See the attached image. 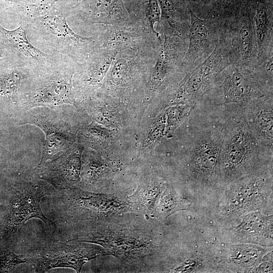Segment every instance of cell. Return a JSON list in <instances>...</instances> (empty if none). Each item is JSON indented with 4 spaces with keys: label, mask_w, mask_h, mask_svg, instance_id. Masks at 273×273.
<instances>
[{
    "label": "cell",
    "mask_w": 273,
    "mask_h": 273,
    "mask_svg": "<svg viewBox=\"0 0 273 273\" xmlns=\"http://www.w3.org/2000/svg\"><path fill=\"white\" fill-rule=\"evenodd\" d=\"M180 152L187 180L193 186H221L219 167L224 132L222 105L196 104L179 125Z\"/></svg>",
    "instance_id": "obj_1"
},
{
    "label": "cell",
    "mask_w": 273,
    "mask_h": 273,
    "mask_svg": "<svg viewBox=\"0 0 273 273\" xmlns=\"http://www.w3.org/2000/svg\"><path fill=\"white\" fill-rule=\"evenodd\" d=\"M222 106L224 132L219 159L221 186L272 169L273 151L262 146L253 135L242 107L235 103Z\"/></svg>",
    "instance_id": "obj_2"
},
{
    "label": "cell",
    "mask_w": 273,
    "mask_h": 273,
    "mask_svg": "<svg viewBox=\"0 0 273 273\" xmlns=\"http://www.w3.org/2000/svg\"><path fill=\"white\" fill-rule=\"evenodd\" d=\"M74 5L61 0L45 15L34 20L24 28L32 41L49 47L65 55L76 64L82 63L97 47V35L90 37L76 33L66 21Z\"/></svg>",
    "instance_id": "obj_3"
},
{
    "label": "cell",
    "mask_w": 273,
    "mask_h": 273,
    "mask_svg": "<svg viewBox=\"0 0 273 273\" xmlns=\"http://www.w3.org/2000/svg\"><path fill=\"white\" fill-rule=\"evenodd\" d=\"M77 64L58 54L54 60L33 76L21 100L29 107L69 104L76 106L73 84Z\"/></svg>",
    "instance_id": "obj_4"
},
{
    "label": "cell",
    "mask_w": 273,
    "mask_h": 273,
    "mask_svg": "<svg viewBox=\"0 0 273 273\" xmlns=\"http://www.w3.org/2000/svg\"><path fill=\"white\" fill-rule=\"evenodd\" d=\"M270 95L272 88L261 82L255 73L243 67L232 66L216 76L201 101L215 105L235 103L242 106Z\"/></svg>",
    "instance_id": "obj_5"
},
{
    "label": "cell",
    "mask_w": 273,
    "mask_h": 273,
    "mask_svg": "<svg viewBox=\"0 0 273 273\" xmlns=\"http://www.w3.org/2000/svg\"><path fill=\"white\" fill-rule=\"evenodd\" d=\"M221 56L216 47L204 61L188 71L163 98L165 107L183 104L195 106L200 103L211 88L216 76L228 66L221 63L223 60Z\"/></svg>",
    "instance_id": "obj_6"
},
{
    "label": "cell",
    "mask_w": 273,
    "mask_h": 273,
    "mask_svg": "<svg viewBox=\"0 0 273 273\" xmlns=\"http://www.w3.org/2000/svg\"><path fill=\"white\" fill-rule=\"evenodd\" d=\"M224 186L227 196L223 211L226 216L259 209L272 193V169L243 176Z\"/></svg>",
    "instance_id": "obj_7"
},
{
    "label": "cell",
    "mask_w": 273,
    "mask_h": 273,
    "mask_svg": "<svg viewBox=\"0 0 273 273\" xmlns=\"http://www.w3.org/2000/svg\"><path fill=\"white\" fill-rule=\"evenodd\" d=\"M181 38L164 36V40L156 51L150 71L147 88L150 93L163 96L182 79L184 72V45Z\"/></svg>",
    "instance_id": "obj_8"
},
{
    "label": "cell",
    "mask_w": 273,
    "mask_h": 273,
    "mask_svg": "<svg viewBox=\"0 0 273 273\" xmlns=\"http://www.w3.org/2000/svg\"><path fill=\"white\" fill-rule=\"evenodd\" d=\"M24 124L35 125L46 136L39 165L69 148L75 139V133L64 116L49 110L36 111L24 120Z\"/></svg>",
    "instance_id": "obj_9"
},
{
    "label": "cell",
    "mask_w": 273,
    "mask_h": 273,
    "mask_svg": "<svg viewBox=\"0 0 273 273\" xmlns=\"http://www.w3.org/2000/svg\"><path fill=\"white\" fill-rule=\"evenodd\" d=\"M109 255L99 248L83 244L68 245L60 243L42 252L34 263L37 272H43L56 267H70L80 272L89 260Z\"/></svg>",
    "instance_id": "obj_10"
},
{
    "label": "cell",
    "mask_w": 273,
    "mask_h": 273,
    "mask_svg": "<svg viewBox=\"0 0 273 273\" xmlns=\"http://www.w3.org/2000/svg\"><path fill=\"white\" fill-rule=\"evenodd\" d=\"M0 42L7 57L36 71L52 62L58 54H47L35 47L28 38L26 29L21 25L14 30H8L0 23Z\"/></svg>",
    "instance_id": "obj_11"
},
{
    "label": "cell",
    "mask_w": 273,
    "mask_h": 273,
    "mask_svg": "<svg viewBox=\"0 0 273 273\" xmlns=\"http://www.w3.org/2000/svg\"><path fill=\"white\" fill-rule=\"evenodd\" d=\"M70 16L85 25L132 27L123 0H82L71 7Z\"/></svg>",
    "instance_id": "obj_12"
},
{
    "label": "cell",
    "mask_w": 273,
    "mask_h": 273,
    "mask_svg": "<svg viewBox=\"0 0 273 273\" xmlns=\"http://www.w3.org/2000/svg\"><path fill=\"white\" fill-rule=\"evenodd\" d=\"M118 52L97 47L80 64H77L73 84L76 95L90 94L100 87Z\"/></svg>",
    "instance_id": "obj_13"
},
{
    "label": "cell",
    "mask_w": 273,
    "mask_h": 273,
    "mask_svg": "<svg viewBox=\"0 0 273 273\" xmlns=\"http://www.w3.org/2000/svg\"><path fill=\"white\" fill-rule=\"evenodd\" d=\"M241 106L253 135L262 146L273 151L272 95L252 100Z\"/></svg>",
    "instance_id": "obj_14"
},
{
    "label": "cell",
    "mask_w": 273,
    "mask_h": 273,
    "mask_svg": "<svg viewBox=\"0 0 273 273\" xmlns=\"http://www.w3.org/2000/svg\"><path fill=\"white\" fill-rule=\"evenodd\" d=\"M69 241L93 243L104 247L109 255L129 257L142 255L149 250L150 243L140 237L119 232L97 234Z\"/></svg>",
    "instance_id": "obj_15"
},
{
    "label": "cell",
    "mask_w": 273,
    "mask_h": 273,
    "mask_svg": "<svg viewBox=\"0 0 273 273\" xmlns=\"http://www.w3.org/2000/svg\"><path fill=\"white\" fill-rule=\"evenodd\" d=\"M37 71L10 57L0 60V100L22 98Z\"/></svg>",
    "instance_id": "obj_16"
},
{
    "label": "cell",
    "mask_w": 273,
    "mask_h": 273,
    "mask_svg": "<svg viewBox=\"0 0 273 273\" xmlns=\"http://www.w3.org/2000/svg\"><path fill=\"white\" fill-rule=\"evenodd\" d=\"M132 27L140 30L150 42L162 43L161 34L154 26L159 24L161 11L158 0H123Z\"/></svg>",
    "instance_id": "obj_17"
},
{
    "label": "cell",
    "mask_w": 273,
    "mask_h": 273,
    "mask_svg": "<svg viewBox=\"0 0 273 273\" xmlns=\"http://www.w3.org/2000/svg\"><path fill=\"white\" fill-rule=\"evenodd\" d=\"M81 167V153L76 150H69L54 161L39 165L42 178L61 188L78 181Z\"/></svg>",
    "instance_id": "obj_18"
},
{
    "label": "cell",
    "mask_w": 273,
    "mask_h": 273,
    "mask_svg": "<svg viewBox=\"0 0 273 273\" xmlns=\"http://www.w3.org/2000/svg\"><path fill=\"white\" fill-rule=\"evenodd\" d=\"M103 25V30L96 34L98 47L119 52L127 49H136L149 41L142 33L133 27ZM155 45V44H154Z\"/></svg>",
    "instance_id": "obj_19"
},
{
    "label": "cell",
    "mask_w": 273,
    "mask_h": 273,
    "mask_svg": "<svg viewBox=\"0 0 273 273\" xmlns=\"http://www.w3.org/2000/svg\"><path fill=\"white\" fill-rule=\"evenodd\" d=\"M43 193L32 185H27L17 193L11 209L12 223L19 225L32 218L41 219L47 223L48 218L43 214L40 201Z\"/></svg>",
    "instance_id": "obj_20"
},
{
    "label": "cell",
    "mask_w": 273,
    "mask_h": 273,
    "mask_svg": "<svg viewBox=\"0 0 273 273\" xmlns=\"http://www.w3.org/2000/svg\"><path fill=\"white\" fill-rule=\"evenodd\" d=\"M60 1L0 0V6L8 10L19 25L25 27L48 14Z\"/></svg>",
    "instance_id": "obj_21"
},
{
    "label": "cell",
    "mask_w": 273,
    "mask_h": 273,
    "mask_svg": "<svg viewBox=\"0 0 273 273\" xmlns=\"http://www.w3.org/2000/svg\"><path fill=\"white\" fill-rule=\"evenodd\" d=\"M161 11L159 24L164 36L182 38L186 33L184 0H158Z\"/></svg>",
    "instance_id": "obj_22"
},
{
    "label": "cell",
    "mask_w": 273,
    "mask_h": 273,
    "mask_svg": "<svg viewBox=\"0 0 273 273\" xmlns=\"http://www.w3.org/2000/svg\"><path fill=\"white\" fill-rule=\"evenodd\" d=\"M244 216L241 222L233 228L235 238L251 242L266 241L272 239V218L259 212ZM272 240V239H271Z\"/></svg>",
    "instance_id": "obj_23"
},
{
    "label": "cell",
    "mask_w": 273,
    "mask_h": 273,
    "mask_svg": "<svg viewBox=\"0 0 273 273\" xmlns=\"http://www.w3.org/2000/svg\"><path fill=\"white\" fill-rule=\"evenodd\" d=\"M191 23L188 33L189 43L184 58L185 68L190 66L208 48L210 32L206 19L198 18L189 9Z\"/></svg>",
    "instance_id": "obj_24"
},
{
    "label": "cell",
    "mask_w": 273,
    "mask_h": 273,
    "mask_svg": "<svg viewBox=\"0 0 273 273\" xmlns=\"http://www.w3.org/2000/svg\"><path fill=\"white\" fill-rule=\"evenodd\" d=\"M75 197V203L80 207L100 213H115L129 210L134 206L130 201L120 199L112 195L78 191Z\"/></svg>",
    "instance_id": "obj_25"
},
{
    "label": "cell",
    "mask_w": 273,
    "mask_h": 273,
    "mask_svg": "<svg viewBox=\"0 0 273 273\" xmlns=\"http://www.w3.org/2000/svg\"><path fill=\"white\" fill-rule=\"evenodd\" d=\"M167 185L158 178H150L142 181L132 195L128 199L135 206H139L142 210L153 212L156 201L166 188Z\"/></svg>",
    "instance_id": "obj_26"
},
{
    "label": "cell",
    "mask_w": 273,
    "mask_h": 273,
    "mask_svg": "<svg viewBox=\"0 0 273 273\" xmlns=\"http://www.w3.org/2000/svg\"><path fill=\"white\" fill-rule=\"evenodd\" d=\"M186 200L180 197L171 186H167L159 196L153 213L166 218L177 211L186 209Z\"/></svg>",
    "instance_id": "obj_27"
},
{
    "label": "cell",
    "mask_w": 273,
    "mask_h": 273,
    "mask_svg": "<svg viewBox=\"0 0 273 273\" xmlns=\"http://www.w3.org/2000/svg\"><path fill=\"white\" fill-rule=\"evenodd\" d=\"M236 33L234 50L239 58L249 66L248 63L252 59L254 36L250 19H246L241 22Z\"/></svg>",
    "instance_id": "obj_28"
},
{
    "label": "cell",
    "mask_w": 273,
    "mask_h": 273,
    "mask_svg": "<svg viewBox=\"0 0 273 273\" xmlns=\"http://www.w3.org/2000/svg\"><path fill=\"white\" fill-rule=\"evenodd\" d=\"M254 21L257 41L258 46L261 47L266 37L268 26V15L265 7L262 6L257 9Z\"/></svg>",
    "instance_id": "obj_29"
},
{
    "label": "cell",
    "mask_w": 273,
    "mask_h": 273,
    "mask_svg": "<svg viewBox=\"0 0 273 273\" xmlns=\"http://www.w3.org/2000/svg\"><path fill=\"white\" fill-rule=\"evenodd\" d=\"M168 135L166 115L163 110L153 122L150 130V141H158Z\"/></svg>",
    "instance_id": "obj_30"
},
{
    "label": "cell",
    "mask_w": 273,
    "mask_h": 273,
    "mask_svg": "<svg viewBox=\"0 0 273 273\" xmlns=\"http://www.w3.org/2000/svg\"><path fill=\"white\" fill-rule=\"evenodd\" d=\"M5 57H7L6 54L3 46L0 42V60Z\"/></svg>",
    "instance_id": "obj_31"
},
{
    "label": "cell",
    "mask_w": 273,
    "mask_h": 273,
    "mask_svg": "<svg viewBox=\"0 0 273 273\" xmlns=\"http://www.w3.org/2000/svg\"><path fill=\"white\" fill-rule=\"evenodd\" d=\"M225 1H231V0H225Z\"/></svg>",
    "instance_id": "obj_32"
}]
</instances>
